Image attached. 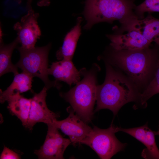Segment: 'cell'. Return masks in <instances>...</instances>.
<instances>
[{
  "label": "cell",
  "instance_id": "5b68a950",
  "mask_svg": "<svg viewBox=\"0 0 159 159\" xmlns=\"http://www.w3.org/2000/svg\"><path fill=\"white\" fill-rule=\"evenodd\" d=\"M51 47L49 43L43 47L25 49L18 47L17 49L20 54V59L16 64L23 72L33 77L39 78L44 82L47 90L52 87L59 89L61 85L55 80L49 79L48 54Z\"/></svg>",
  "mask_w": 159,
  "mask_h": 159
},
{
  "label": "cell",
  "instance_id": "9c48e42d",
  "mask_svg": "<svg viewBox=\"0 0 159 159\" xmlns=\"http://www.w3.org/2000/svg\"><path fill=\"white\" fill-rule=\"evenodd\" d=\"M68 116L62 120H54L53 124L69 138L74 146L80 144L81 141L90 133L92 128L82 120L71 107L67 108Z\"/></svg>",
  "mask_w": 159,
  "mask_h": 159
},
{
  "label": "cell",
  "instance_id": "30bf717a",
  "mask_svg": "<svg viewBox=\"0 0 159 159\" xmlns=\"http://www.w3.org/2000/svg\"><path fill=\"white\" fill-rule=\"evenodd\" d=\"M47 89L44 86L38 93H35L31 98L28 120L25 127L32 130L37 123L42 122L47 125L52 124L53 121L59 116L58 113L50 110L47 107L46 97Z\"/></svg>",
  "mask_w": 159,
  "mask_h": 159
},
{
  "label": "cell",
  "instance_id": "7c38bea8",
  "mask_svg": "<svg viewBox=\"0 0 159 159\" xmlns=\"http://www.w3.org/2000/svg\"><path fill=\"white\" fill-rule=\"evenodd\" d=\"M125 34L114 33L107 34L110 40V45L116 50H135L145 49L150 47L151 43L138 32L131 30Z\"/></svg>",
  "mask_w": 159,
  "mask_h": 159
},
{
  "label": "cell",
  "instance_id": "7a4b0ae2",
  "mask_svg": "<svg viewBox=\"0 0 159 159\" xmlns=\"http://www.w3.org/2000/svg\"><path fill=\"white\" fill-rule=\"evenodd\" d=\"M135 99V93L129 83L107 64L105 80L102 84L97 85L94 112L107 109L115 116L123 105Z\"/></svg>",
  "mask_w": 159,
  "mask_h": 159
},
{
  "label": "cell",
  "instance_id": "e0dca14e",
  "mask_svg": "<svg viewBox=\"0 0 159 159\" xmlns=\"http://www.w3.org/2000/svg\"><path fill=\"white\" fill-rule=\"evenodd\" d=\"M33 77L22 72L14 76L10 85L4 91H0V102L3 103L11 95L26 92L31 89Z\"/></svg>",
  "mask_w": 159,
  "mask_h": 159
},
{
  "label": "cell",
  "instance_id": "ac0fdd59",
  "mask_svg": "<svg viewBox=\"0 0 159 159\" xmlns=\"http://www.w3.org/2000/svg\"><path fill=\"white\" fill-rule=\"evenodd\" d=\"M20 43L18 38H16L11 43L5 44L0 41V75L9 72H12L14 76L19 73L18 67L14 64L11 61L13 51L19 47Z\"/></svg>",
  "mask_w": 159,
  "mask_h": 159
},
{
  "label": "cell",
  "instance_id": "4fadbf2b",
  "mask_svg": "<svg viewBox=\"0 0 159 159\" xmlns=\"http://www.w3.org/2000/svg\"><path fill=\"white\" fill-rule=\"evenodd\" d=\"M119 131L126 133L142 143L146 147L142 155L146 158L159 159V150L155 142V135L148 126V123L136 127L123 128L119 127Z\"/></svg>",
  "mask_w": 159,
  "mask_h": 159
},
{
  "label": "cell",
  "instance_id": "3957f363",
  "mask_svg": "<svg viewBox=\"0 0 159 159\" xmlns=\"http://www.w3.org/2000/svg\"><path fill=\"white\" fill-rule=\"evenodd\" d=\"M99 70L96 64L89 70L82 68V79L68 92L59 93L61 97L69 103L76 114L87 124L90 122L93 117L97 85V76Z\"/></svg>",
  "mask_w": 159,
  "mask_h": 159
},
{
  "label": "cell",
  "instance_id": "8fae6325",
  "mask_svg": "<svg viewBox=\"0 0 159 159\" xmlns=\"http://www.w3.org/2000/svg\"><path fill=\"white\" fill-rule=\"evenodd\" d=\"M131 30L138 32L150 42H155L159 46V19L150 13L145 18L132 19L124 26L115 29L116 32L119 34Z\"/></svg>",
  "mask_w": 159,
  "mask_h": 159
},
{
  "label": "cell",
  "instance_id": "52a82bcc",
  "mask_svg": "<svg viewBox=\"0 0 159 159\" xmlns=\"http://www.w3.org/2000/svg\"><path fill=\"white\" fill-rule=\"evenodd\" d=\"M48 130L43 145L34 153L41 159H64V152L71 143L70 139L63 137L53 124L47 125Z\"/></svg>",
  "mask_w": 159,
  "mask_h": 159
},
{
  "label": "cell",
  "instance_id": "603a6c76",
  "mask_svg": "<svg viewBox=\"0 0 159 159\" xmlns=\"http://www.w3.org/2000/svg\"><path fill=\"white\" fill-rule=\"evenodd\" d=\"M23 0H17L19 4ZM27 1L26 9L27 11L32 9L31 5L32 0H26Z\"/></svg>",
  "mask_w": 159,
  "mask_h": 159
},
{
  "label": "cell",
  "instance_id": "2e32d148",
  "mask_svg": "<svg viewBox=\"0 0 159 159\" xmlns=\"http://www.w3.org/2000/svg\"><path fill=\"white\" fill-rule=\"evenodd\" d=\"M7 101V108L10 112L20 120L25 127L28 120L31 98H27L17 93L10 96Z\"/></svg>",
  "mask_w": 159,
  "mask_h": 159
},
{
  "label": "cell",
  "instance_id": "cb8c5ba5",
  "mask_svg": "<svg viewBox=\"0 0 159 159\" xmlns=\"http://www.w3.org/2000/svg\"><path fill=\"white\" fill-rule=\"evenodd\" d=\"M154 133L155 135H159V128L158 131H154Z\"/></svg>",
  "mask_w": 159,
  "mask_h": 159
},
{
  "label": "cell",
  "instance_id": "277c9868",
  "mask_svg": "<svg viewBox=\"0 0 159 159\" xmlns=\"http://www.w3.org/2000/svg\"><path fill=\"white\" fill-rule=\"evenodd\" d=\"M158 53L156 48L149 47L135 50L113 49L110 57L112 62L122 69L134 82L139 84L148 76Z\"/></svg>",
  "mask_w": 159,
  "mask_h": 159
},
{
  "label": "cell",
  "instance_id": "8992f818",
  "mask_svg": "<svg viewBox=\"0 0 159 159\" xmlns=\"http://www.w3.org/2000/svg\"><path fill=\"white\" fill-rule=\"evenodd\" d=\"M119 127L112 124L106 129L94 126L90 133L80 142L93 149L101 159H110L118 152L123 150L127 144L122 143L115 133Z\"/></svg>",
  "mask_w": 159,
  "mask_h": 159
},
{
  "label": "cell",
  "instance_id": "44dd1931",
  "mask_svg": "<svg viewBox=\"0 0 159 159\" xmlns=\"http://www.w3.org/2000/svg\"><path fill=\"white\" fill-rule=\"evenodd\" d=\"M0 158L19 159L21 158V157L18 153L4 146L1 154Z\"/></svg>",
  "mask_w": 159,
  "mask_h": 159
},
{
  "label": "cell",
  "instance_id": "ffe728a7",
  "mask_svg": "<svg viewBox=\"0 0 159 159\" xmlns=\"http://www.w3.org/2000/svg\"><path fill=\"white\" fill-rule=\"evenodd\" d=\"M156 12H159V0H145L134 9L135 13L139 19L144 18L146 12L150 14Z\"/></svg>",
  "mask_w": 159,
  "mask_h": 159
},
{
  "label": "cell",
  "instance_id": "d6986e66",
  "mask_svg": "<svg viewBox=\"0 0 159 159\" xmlns=\"http://www.w3.org/2000/svg\"><path fill=\"white\" fill-rule=\"evenodd\" d=\"M159 93V59L157 61L154 77L140 96L141 103L143 105L154 95Z\"/></svg>",
  "mask_w": 159,
  "mask_h": 159
},
{
  "label": "cell",
  "instance_id": "6da1fadb",
  "mask_svg": "<svg viewBox=\"0 0 159 159\" xmlns=\"http://www.w3.org/2000/svg\"><path fill=\"white\" fill-rule=\"evenodd\" d=\"M134 0H86L83 14L86 21L84 27L90 29L102 22L112 23L118 21L123 26L137 18L134 12Z\"/></svg>",
  "mask_w": 159,
  "mask_h": 159
},
{
  "label": "cell",
  "instance_id": "7402d4cb",
  "mask_svg": "<svg viewBox=\"0 0 159 159\" xmlns=\"http://www.w3.org/2000/svg\"><path fill=\"white\" fill-rule=\"evenodd\" d=\"M50 4V0H39L37 2V5L40 6H47Z\"/></svg>",
  "mask_w": 159,
  "mask_h": 159
},
{
  "label": "cell",
  "instance_id": "5bb4252c",
  "mask_svg": "<svg viewBox=\"0 0 159 159\" xmlns=\"http://www.w3.org/2000/svg\"><path fill=\"white\" fill-rule=\"evenodd\" d=\"M49 75L53 76L57 81L65 82L69 86L76 84L82 77V69L78 71L72 60L63 59L53 62L49 68Z\"/></svg>",
  "mask_w": 159,
  "mask_h": 159
},
{
  "label": "cell",
  "instance_id": "ba28073f",
  "mask_svg": "<svg viewBox=\"0 0 159 159\" xmlns=\"http://www.w3.org/2000/svg\"><path fill=\"white\" fill-rule=\"evenodd\" d=\"M39 16V14L33 9L28 11L20 21L14 25L13 28L17 32L21 48L30 49L35 47L36 43L41 34L37 22Z\"/></svg>",
  "mask_w": 159,
  "mask_h": 159
},
{
  "label": "cell",
  "instance_id": "9a60e30c",
  "mask_svg": "<svg viewBox=\"0 0 159 159\" xmlns=\"http://www.w3.org/2000/svg\"><path fill=\"white\" fill-rule=\"evenodd\" d=\"M82 21V18L78 17L75 25L66 35L62 47L56 53V56L58 60H72L78 41L81 34Z\"/></svg>",
  "mask_w": 159,
  "mask_h": 159
}]
</instances>
